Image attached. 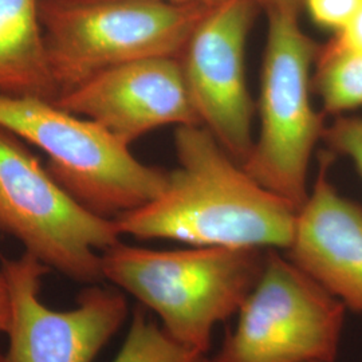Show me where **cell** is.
Listing matches in <instances>:
<instances>
[{"instance_id": "obj_1", "label": "cell", "mask_w": 362, "mask_h": 362, "mask_svg": "<svg viewBox=\"0 0 362 362\" xmlns=\"http://www.w3.org/2000/svg\"><path fill=\"white\" fill-rule=\"evenodd\" d=\"M179 167L153 200L117 216L122 235L192 247L286 250L297 209L255 180L202 125L177 127Z\"/></svg>"}, {"instance_id": "obj_2", "label": "cell", "mask_w": 362, "mask_h": 362, "mask_svg": "<svg viewBox=\"0 0 362 362\" xmlns=\"http://www.w3.org/2000/svg\"><path fill=\"white\" fill-rule=\"evenodd\" d=\"M267 250H152L117 243L103 275L153 311L169 336L207 356L216 325L238 314L260 279Z\"/></svg>"}, {"instance_id": "obj_3", "label": "cell", "mask_w": 362, "mask_h": 362, "mask_svg": "<svg viewBox=\"0 0 362 362\" xmlns=\"http://www.w3.org/2000/svg\"><path fill=\"white\" fill-rule=\"evenodd\" d=\"M211 4L40 0L45 52L59 94L117 66L161 57L180 59Z\"/></svg>"}, {"instance_id": "obj_4", "label": "cell", "mask_w": 362, "mask_h": 362, "mask_svg": "<svg viewBox=\"0 0 362 362\" xmlns=\"http://www.w3.org/2000/svg\"><path fill=\"white\" fill-rule=\"evenodd\" d=\"M0 127L39 148L52 179L106 219L149 203L168 181V172L141 163L103 125L54 101L0 94Z\"/></svg>"}, {"instance_id": "obj_5", "label": "cell", "mask_w": 362, "mask_h": 362, "mask_svg": "<svg viewBox=\"0 0 362 362\" xmlns=\"http://www.w3.org/2000/svg\"><path fill=\"white\" fill-rule=\"evenodd\" d=\"M321 46L303 31L298 13L267 15L260 77L258 140L243 167L262 187L299 209L309 196L308 173L324 137V113L313 100V73Z\"/></svg>"}, {"instance_id": "obj_6", "label": "cell", "mask_w": 362, "mask_h": 362, "mask_svg": "<svg viewBox=\"0 0 362 362\" xmlns=\"http://www.w3.org/2000/svg\"><path fill=\"white\" fill-rule=\"evenodd\" d=\"M0 231L50 270L89 285L104 279L101 254L121 242L115 219L79 204L21 139L1 127Z\"/></svg>"}, {"instance_id": "obj_7", "label": "cell", "mask_w": 362, "mask_h": 362, "mask_svg": "<svg viewBox=\"0 0 362 362\" xmlns=\"http://www.w3.org/2000/svg\"><path fill=\"white\" fill-rule=\"evenodd\" d=\"M346 308L278 250L219 351L204 362H334Z\"/></svg>"}, {"instance_id": "obj_8", "label": "cell", "mask_w": 362, "mask_h": 362, "mask_svg": "<svg viewBox=\"0 0 362 362\" xmlns=\"http://www.w3.org/2000/svg\"><path fill=\"white\" fill-rule=\"evenodd\" d=\"M0 269L10 293L8 362H93L128 320V300L117 287L91 284L74 308L55 310L40 299L52 270L39 259L23 252L1 259Z\"/></svg>"}, {"instance_id": "obj_9", "label": "cell", "mask_w": 362, "mask_h": 362, "mask_svg": "<svg viewBox=\"0 0 362 362\" xmlns=\"http://www.w3.org/2000/svg\"><path fill=\"white\" fill-rule=\"evenodd\" d=\"M258 10L254 0L214 1L180 57L200 125L242 165L255 141L254 103L247 88L246 45Z\"/></svg>"}, {"instance_id": "obj_10", "label": "cell", "mask_w": 362, "mask_h": 362, "mask_svg": "<svg viewBox=\"0 0 362 362\" xmlns=\"http://www.w3.org/2000/svg\"><path fill=\"white\" fill-rule=\"evenodd\" d=\"M54 104L98 122L125 144L163 127L200 125L179 58H148L105 70Z\"/></svg>"}, {"instance_id": "obj_11", "label": "cell", "mask_w": 362, "mask_h": 362, "mask_svg": "<svg viewBox=\"0 0 362 362\" xmlns=\"http://www.w3.org/2000/svg\"><path fill=\"white\" fill-rule=\"evenodd\" d=\"M322 158L314 187L298 209L286 257L362 315V207L337 191Z\"/></svg>"}, {"instance_id": "obj_12", "label": "cell", "mask_w": 362, "mask_h": 362, "mask_svg": "<svg viewBox=\"0 0 362 362\" xmlns=\"http://www.w3.org/2000/svg\"><path fill=\"white\" fill-rule=\"evenodd\" d=\"M0 94L55 101L47 65L40 0H0Z\"/></svg>"}, {"instance_id": "obj_13", "label": "cell", "mask_w": 362, "mask_h": 362, "mask_svg": "<svg viewBox=\"0 0 362 362\" xmlns=\"http://www.w3.org/2000/svg\"><path fill=\"white\" fill-rule=\"evenodd\" d=\"M313 89L326 115L344 116L362 107V52H327L315 61Z\"/></svg>"}, {"instance_id": "obj_14", "label": "cell", "mask_w": 362, "mask_h": 362, "mask_svg": "<svg viewBox=\"0 0 362 362\" xmlns=\"http://www.w3.org/2000/svg\"><path fill=\"white\" fill-rule=\"evenodd\" d=\"M206 357L169 336L140 306L132 313L128 334L112 362H204Z\"/></svg>"}, {"instance_id": "obj_15", "label": "cell", "mask_w": 362, "mask_h": 362, "mask_svg": "<svg viewBox=\"0 0 362 362\" xmlns=\"http://www.w3.org/2000/svg\"><path fill=\"white\" fill-rule=\"evenodd\" d=\"M322 140L334 153L351 160L362 177V116H337L325 128Z\"/></svg>"}, {"instance_id": "obj_16", "label": "cell", "mask_w": 362, "mask_h": 362, "mask_svg": "<svg viewBox=\"0 0 362 362\" xmlns=\"http://www.w3.org/2000/svg\"><path fill=\"white\" fill-rule=\"evenodd\" d=\"M362 0H305L311 21L333 33L339 31L351 19Z\"/></svg>"}, {"instance_id": "obj_17", "label": "cell", "mask_w": 362, "mask_h": 362, "mask_svg": "<svg viewBox=\"0 0 362 362\" xmlns=\"http://www.w3.org/2000/svg\"><path fill=\"white\" fill-rule=\"evenodd\" d=\"M321 49L327 52H362V3L345 27L334 33Z\"/></svg>"}, {"instance_id": "obj_18", "label": "cell", "mask_w": 362, "mask_h": 362, "mask_svg": "<svg viewBox=\"0 0 362 362\" xmlns=\"http://www.w3.org/2000/svg\"><path fill=\"white\" fill-rule=\"evenodd\" d=\"M264 13H298L305 8V0H254Z\"/></svg>"}, {"instance_id": "obj_19", "label": "cell", "mask_w": 362, "mask_h": 362, "mask_svg": "<svg viewBox=\"0 0 362 362\" xmlns=\"http://www.w3.org/2000/svg\"><path fill=\"white\" fill-rule=\"evenodd\" d=\"M10 320V293L6 276L0 269V333H6Z\"/></svg>"}, {"instance_id": "obj_20", "label": "cell", "mask_w": 362, "mask_h": 362, "mask_svg": "<svg viewBox=\"0 0 362 362\" xmlns=\"http://www.w3.org/2000/svg\"><path fill=\"white\" fill-rule=\"evenodd\" d=\"M165 1H179V3H192V1H196V3H214V1H216V0H165Z\"/></svg>"}, {"instance_id": "obj_21", "label": "cell", "mask_w": 362, "mask_h": 362, "mask_svg": "<svg viewBox=\"0 0 362 362\" xmlns=\"http://www.w3.org/2000/svg\"><path fill=\"white\" fill-rule=\"evenodd\" d=\"M0 362H8L6 357V351H1V350H0Z\"/></svg>"}]
</instances>
